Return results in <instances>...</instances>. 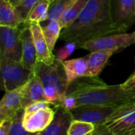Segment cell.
<instances>
[{
	"instance_id": "obj_1",
	"label": "cell",
	"mask_w": 135,
	"mask_h": 135,
	"mask_svg": "<svg viewBox=\"0 0 135 135\" xmlns=\"http://www.w3.org/2000/svg\"><path fill=\"white\" fill-rule=\"evenodd\" d=\"M112 5V0H89L78 17L62 30L61 40L81 48L87 42L118 32Z\"/></svg>"
},
{
	"instance_id": "obj_2",
	"label": "cell",
	"mask_w": 135,
	"mask_h": 135,
	"mask_svg": "<svg viewBox=\"0 0 135 135\" xmlns=\"http://www.w3.org/2000/svg\"><path fill=\"white\" fill-rule=\"evenodd\" d=\"M66 94L74 96L79 105L117 106L135 98V89L125 90L122 85H108L98 77H84L70 84Z\"/></svg>"
},
{
	"instance_id": "obj_3",
	"label": "cell",
	"mask_w": 135,
	"mask_h": 135,
	"mask_svg": "<svg viewBox=\"0 0 135 135\" xmlns=\"http://www.w3.org/2000/svg\"><path fill=\"white\" fill-rule=\"evenodd\" d=\"M33 73L43 83L46 100L56 106L66 95L70 85L62 62L56 59L51 65L37 62Z\"/></svg>"
},
{
	"instance_id": "obj_4",
	"label": "cell",
	"mask_w": 135,
	"mask_h": 135,
	"mask_svg": "<svg viewBox=\"0 0 135 135\" xmlns=\"http://www.w3.org/2000/svg\"><path fill=\"white\" fill-rule=\"evenodd\" d=\"M104 126L114 135H125L135 130V98L116 106Z\"/></svg>"
},
{
	"instance_id": "obj_5",
	"label": "cell",
	"mask_w": 135,
	"mask_h": 135,
	"mask_svg": "<svg viewBox=\"0 0 135 135\" xmlns=\"http://www.w3.org/2000/svg\"><path fill=\"white\" fill-rule=\"evenodd\" d=\"M0 70L2 89L6 92L25 85L32 74L21 62L7 59H0Z\"/></svg>"
},
{
	"instance_id": "obj_6",
	"label": "cell",
	"mask_w": 135,
	"mask_h": 135,
	"mask_svg": "<svg viewBox=\"0 0 135 135\" xmlns=\"http://www.w3.org/2000/svg\"><path fill=\"white\" fill-rule=\"evenodd\" d=\"M21 27L13 28L0 26V59L21 62L22 43Z\"/></svg>"
},
{
	"instance_id": "obj_7",
	"label": "cell",
	"mask_w": 135,
	"mask_h": 135,
	"mask_svg": "<svg viewBox=\"0 0 135 135\" xmlns=\"http://www.w3.org/2000/svg\"><path fill=\"white\" fill-rule=\"evenodd\" d=\"M118 106V105H117ZM116 106L100 104L79 105L70 112L74 120L90 123L95 126L104 125L112 116Z\"/></svg>"
},
{
	"instance_id": "obj_8",
	"label": "cell",
	"mask_w": 135,
	"mask_h": 135,
	"mask_svg": "<svg viewBox=\"0 0 135 135\" xmlns=\"http://www.w3.org/2000/svg\"><path fill=\"white\" fill-rule=\"evenodd\" d=\"M135 44V32L108 35L85 44L81 48L93 52L96 51H113L126 48Z\"/></svg>"
},
{
	"instance_id": "obj_9",
	"label": "cell",
	"mask_w": 135,
	"mask_h": 135,
	"mask_svg": "<svg viewBox=\"0 0 135 135\" xmlns=\"http://www.w3.org/2000/svg\"><path fill=\"white\" fill-rule=\"evenodd\" d=\"M56 109L57 107L53 105L36 110H25L22 119L25 129L32 134L44 131L53 121Z\"/></svg>"
},
{
	"instance_id": "obj_10",
	"label": "cell",
	"mask_w": 135,
	"mask_h": 135,
	"mask_svg": "<svg viewBox=\"0 0 135 135\" xmlns=\"http://www.w3.org/2000/svg\"><path fill=\"white\" fill-rule=\"evenodd\" d=\"M25 84L5 93L0 102V120L13 119L17 113L22 109V98Z\"/></svg>"
},
{
	"instance_id": "obj_11",
	"label": "cell",
	"mask_w": 135,
	"mask_h": 135,
	"mask_svg": "<svg viewBox=\"0 0 135 135\" xmlns=\"http://www.w3.org/2000/svg\"><path fill=\"white\" fill-rule=\"evenodd\" d=\"M29 25L32 38L36 51L37 62H43L47 65L52 64L55 60V56L53 55L47 40L44 36L43 27L40 22H32Z\"/></svg>"
},
{
	"instance_id": "obj_12",
	"label": "cell",
	"mask_w": 135,
	"mask_h": 135,
	"mask_svg": "<svg viewBox=\"0 0 135 135\" xmlns=\"http://www.w3.org/2000/svg\"><path fill=\"white\" fill-rule=\"evenodd\" d=\"M21 39L22 43L21 62L25 68L33 72L37 63V55L32 32L29 25L26 22L21 27Z\"/></svg>"
},
{
	"instance_id": "obj_13",
	"label": "cell",
	"mask_w": 135,
	"mask_h": 135,
	"mask_svg": "<svg viewBox=\"0 0 135 135\" xmlns=\"http://www.w3.org/2000/svg\"><path fill=\"white\" fill-rule=\"evenodd\" d=\"M115 21L118 32H125L135 22V0H117Z\"/></svg>"
},
{
	"instance_id": "obj_14",
	"label": "cell",
	"mask_w": 135,
	"mask_h": 135,
	"mask_svg": "<svg viewBox=\"0 0 135 135\" xmlns=\"http://www.w3.org/2000/svg\"><path fill=\"white\" fill-rule=\"evenodd\" d=\"M72 121L73 117L70 112L59 107L51 123L44 131L37 133V135H67Z\"/></svg>"
},
{
	"instance_id": "obj_15",
	"label": "cell",
	"mask_w": 135,
	"mask_h": 135,
	"mask_svg": "<svg viewBox=\"0 0 135 135\" xmlns=\"http://www.w3.org/2000/svg\"><path fill=\"white\" fill-rule=\"evenodd\" d=\"M42 100H46L44 87L40 78L32 72L31 78L25 86L22 98V108H25L27 106L35 102Z\"/></svg>"
},
{
	"instance_id": "obj_16",
	"label": "cell",
	"mask_w": 135,
	"mask_h": 135,
	"mask_svg": "<svg viewBox=\"0 0 135 135\" xmlns=\"http://www.w3.org/2000/svg\"><path fill=\"white\" fill-rule=\"evenodd\" d=\"M25 23L17 8L7 0H0V26L17 28Z\"/></svg>"
},
{
	"instance_id": "obj_17",
	"label": "cell",
	"mask_w": 135,
	"mask_h": 135,
	"mask_svg": "<svg viewBox=\"0 0 135 135\" xmlns=\"http://www.w3.org/2000/svg\"><path fill=\"white\" fill-rule=\"evenodd\" d=\"M113 51H96L88 55V69L86 77H98L108 64Z\"/></svg>"
},
{
	"instance_id": "obj_18",
	"label": "cell",
	"mask_w": 135,
	"mask_h": 135,
	"mask_svg": "<svg viewBox=\"0 0 135 135\" xmlns=\"http://www.w3.org/2000/svg\"><path fill=\"white\" fill-rule=\"evenodd\" d=\"M66 74L67 81L70 84L81 78L86 77L88 69V55L78 59H73L62 62Z\"/></svg>"
},
{
	"instance_id": "obj_19",
	"label": "cell",
	"mask_w": 135,
	"mask_h": 135,
	"mask_svg": "<svg viewBox=\"0 0 135 135\" xmlns=\"http://www.w3.org/2000/svg\"><path fill=\"white\" fill-rule=\"evenodd\" d=\"M88 2L89 0H77L62 13L59 20L62 29L70 25L78 17Z\"/></svg>"
},
{
	"instance_id": "obj_20",
	"label": "cell",
	"mask_w": 135,
	"mask_h": 135,
	"mask_svg": "<svg viewBox=\"0 0 135 135\" xmlns=\"http://www.w3.org/2000/svg\"><path fill=\"white\" fill-rule=\"evenodd\" d=\"M52 3L51 0H42L40 1L29 13L26 23L30 24L32 22H42L47 21L49 9Z\"/></svg>"
},
{
	"instance_id": "obj_21",
	"label": "cell",
	"mask_w": 135,
	"mask_h": 135,
	"mask_svg": "<svg viewBox=\"0 0 135 135\" xmlns=\"http://www.w3.org/2000/svg\"><path fill=\"white\" fill-rule=\"evenodd\" d=\"M62 30V27L59 20H50L47 25L43 27L44 36L51 51L54 50L58 39L60 38Z\"/></svg>"
},
{
	"instance_id": "obj_22",
	"label": "cell",
	"mask_w": 135,
	"mask_h": 135,
	"mask_svg": "<svg viewBox=\"0 0 135 135\" xmlns=\"http://www.w3.org/2000/svg\"><path fill=\"white\" fill-rule=\"evenodd\" d=\"M96 128L97 126L93 123L73 119L69 127L67 135H92Z\"/></svg>"
},
{
	"instance_id": "obj_23",
	"label": "cell",
	"mask_w": 135,
	"mask_h": 135,
	"mask_svg": "<svg viewBox=\"0 0 135 135\" xmlns=\"http://www.w3.org/2000/svg\"><path fill=\"white\" fill-rule=\"evenodd\" d=\"M77 0H55L52 2L48 13L47 21L59 20L62 13Z\"/></svg>"
},
{
	"instance_id": "obj_24",
	"label": "cell",
	"mask_w": 135,
	"mask_h": 135,
	"mask_svg": "<svg viewBox=\"0 0 135 135\" xmlns=\"http://www.w3.org/2000/svg\"><path fill=\"white\" fill-rule=\"evenodd\" d=\"M25 110L22 108L21 109L17 115L14 116L12 121V124L9 131L8 135H34L35 134H32L27 131L22 123L23 115H24Z\"/></svg>"
},
{
	"instance_id": "obj_25",
	"label": "cell",
	"mask_w": 135,
	"mask_h": 135,
	"mask_svg": "<svg viewBox=\"0 0 135 135\" xmlns=\"http://www.w3.org/2000/svg\"><path fill=\"white\" fill-rule=\"evenodd\" d=\"M40 1L42 0H21L14 6L17 8V9L18 10V12L21 13V15L25 20L26 22L29 13Z\"/></svg>"
},
{
	"instance_id": "obj_26",
	"label": "cell",
	"mask_w": 135,
	"mask_h": 135,
	"mask_svg": "<svg viewBox=\"0 0 135 135\" xmlns=\"http://www.w3.org/2000/svg\"><path fill=\"white\" fill-rule=\"evenodd\" d=\"M78 48L77 44L73 42H68L66 44L59 48L57 51V55L55 56V59L60 62H64L66 60V59L72 55V53L75 51V49Z\"/></svg>"
},
{
	"instance_id": "obj_27",
	"label": "cell",
	"mask_w": 135,
	"mask_h": 135,
	"mask_svg": "<svg viewBox=\"0 0 135 135\" xmlns=\"http://www.w3.org/2000/svg\"><path fill=\"white\" fill-rule=\"evenodd\" d=\"M57 108L61 107L64 108L66 111L71 112L74 108H76L78 106V102L77 98L71 95V94H66L56 105Z\"/></svg>"
},
{
	"instance_id": "obj_28",
	"label": "cell",
	"mask_w": 135,
	"mask_h": 135,
	"mask_svg": "<svg viewBox=\"0 0 135 135\" xmlns=\"http://www.w3.org/2000/svg\"><path fill=\"white\" fill-rule=\"evenodd\" d=\"M13 119L0 120V135H8Z\"/></svg>"
},
{
	"instance_id": "obj_29",
	"label": "cell",
	"mask_w": 135,
	"mask_h": 135,
	"mask_svg": "<svg viewBox=\"0 0 135 135\" xmlns=\"http://www.w3.org/2000/svg\"><path fill=\"white\" fill-rule=\"evenodd\" d=\"M122 87L125 90H133L135 89V72L124 83L121 84Z\"/></svg>"
},
{
	"instance_id": "obj_30",
	"label": "cell",
	"mask_w": 135,
	"mask_h": 135,
	"mask_svg": "<svg viewBox=\"0 0 135 135\" xmlns=\"http://www.w3.org/2000/svg\"><path fill=\"white\" fill-rule=\"evenodd\" d=\"M92 135H114L104 125L97 126L94 133Z\"/></svg>"
},
{
	"instance_id": "obj_31",
	"label": "cell",
	"mask_w": 135,
	"mask_h": 135,
	"mask_svg": "<svg viewBox=\"0 0 135 135\" xmlns=\"http://www.w3.org/2000/svg\"><path fill=\"white\" fill-rule=\"evenodd\" d=\"M7 1H9V2H11L13 6H15V5H17L21 0H7Z\"/></svg>"
},
{
	"instance_id": "obj_32",
	"label": "cell",
	"mask_w": 135,
	"mask_h": 135,
	"mask_svg": "<svg viewBox=\"0 0 135 135\" xmlns=\"http://www.w3.org/2000/svg\"><path fill=\"white\" fill-rule=\"evenodd\" d=\"M125 135H135V130L134 131H131V132H129V133L126 134Z\"/></svg>"
},
{
	"instance_id": "obj_33",
	"label": "cell",
	"mask_w": 135,
	"mask_h": 135,
	"mask_svg": "<svg viewBox=\"0 0 135 135\" xmlns=\"http://www.w3.org/2000/svg\"><path fill=\"white\" fill-rule=\"evenodd\" d=\"M51 1H52V2H54V1H55V0H51Z\"/></svg>"
},
{
	"instance_id": "obj_34",
	"label": "cell",
	"mask_w": 135,
	"mask_h": 135,
	"mask_svg": "<svg viewBox=\"0 0 135 135\" xmlns=\"http://www.w3.org/2000/svg\"><path fill=\"white\" fill-rule=\"evenodd\" d=\"M34 135H37V134H34Z\"/></svg>"
},
{
	"instance_id": "obj_35",
	"label": "cell",
	"mask_w": 135,
	"mask_h": 135,
	"mask_svg": "<svg viewBox=\"0 0 135 135\" xmlns=\"http://www.w3.org/2000/svg\"><path fill=\"white\" fill-rule=\"evenodd\" d=\"M134 61H135V58H134Z\"/></svg>"
}]
</instances>
